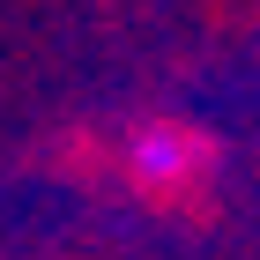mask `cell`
I'll return each instance as SVG.
<instances>
[{"label": "cell", "instance_id": "obj_1", "mask_svg": "<svg viewBox=\"0 0 260 260\" xmlns=\"http://www.w3.org/2000/svg\"><path fill=\"white\" fill-rule=\"evenodd\" d=\"M126 164V186H134L149 208H171V216H193L208 201V179H216V141L186 119H156V126H134L119 149Z\"/></svg>", "mask_w": 260, "mask_h": 260}]
</instances>
